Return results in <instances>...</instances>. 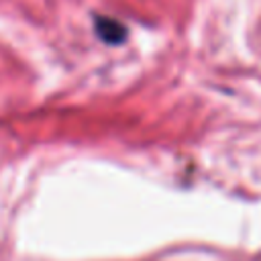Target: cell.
I'll return each instance as SVG.
<instances>
[{
    "mask_svg": "<svg viewBox=\"0 0 261 261\" xmlns=\"http://www.w3.org/2000/svg\"><path fill=\"white\" fill-rule=\"evenodd\" d=\"M94 29H96V35L108 45H120V43H124V39L128 35V31L122 22L108 18V16H96Z\"/></svg>",
    "mask_w": 261,
    "mask_h": 261,
    "instance_id": "1",
    "label": "cell"
}]
</instances>
